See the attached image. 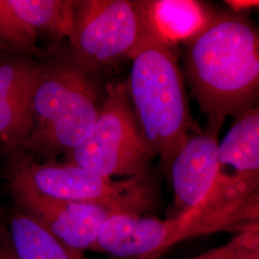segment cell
<instances>
[{
    "label": "cell",
    "instance_id": "6da1fadb",
    "mask_svg": "<svg viewBox=\"0 0 259 259\" xmlns=\"http://www.w3.org/2000/svg\"><path fill=\"white\" fill-rule=\"evenodd\" d=\"M185 73L192 95L219 134L229 116L256 107L259 90V36L239 13L214 14L185 41Z\"/></svg>",
    "mask_w": 259,
    "mask_h": 259
},
{
    "label": "cell",
    "instance_id": "7a4b0ae2",
    "mask_svg": "<svg viewBox=\"0 0 259 259\" xmlns=\"http://www.w3.org/2000/svg\"><path fill=\"white\" fill-rule=\"evenodd\" d=\"M95 74L69 58L44 65L31 102V126L17 154L37 162L68 154L93 130L102 106Z\"/></svg>",
    "mask_w": 259,
    "mask_h": 259
},
{
    "label": "cell",
    "instance_id": "3957f363",
    "mask_svg": "<svg viewBox=\"0 0 259 259\" xmlns=\"http://www.w3.org/2000/svg\"><path fill=\"white\" fill-rule=\"evenodd\" d=\"M127 90L142 136L169 171L190 132L200 130L191 116L185 77L174 47L157 39L132 60Z\"/></svg>",
    "mask_w": 259,
    "mask_h": 259
},
{
    "label": "cell",
    "instance_id": "277c9868",
    "mask_svg": "<svg viewBox=\"0 0 259 259\" xmlns=\"http://www.w3.org/2000/svg\"><path fill=\"white\" fill-rule=\"evenodd\" d=\"M160 39L152 25L146 1H77L70 57L96 74L123 59L133 60L150 42ZM161 40V39H160Z\"/></svg>",
    "mask_w": 259,
    "mask_h": 259
},
{
    "label": "cell",
    "instance_id": "5b68a950",
    "mask_svg": "<svg viewBox=\"0 0 259 259\" xmlns=\"http://www.w3.org/2000/svg\"><path fill=\"white\" fill-rule=\"evenodd\" d=\"M6 165L7 180L56 199L135 215H141L153 204V188L147 175L116 182L69 162H37L20 154L7 156Z\"/></svg>",
    "mask_w": 259,
    "mask_h": 259
},
{
    "label": "cell",
    "instance_id": "8992f818",
    "mask_svg": "<svg viewBox=\"0 0 259 259\" xmlns=\"http://www.w3.org/2000/svg\"><path fill=\"white\" fill-rule=\"evenodd\" d=\"M66 157L67 162L106 178L147 175L155 155L142 136L127 83L106 88L93 130Z\"/></svg>",
    "mask_w": 259,
    "mask_h": 259
},
{
    "label": "cell",
    "instance_id": "52a82bcc",
    "mask_svg": "<svg viewBox=\"0 0 259 259\" xmlns=\"http://www.w3.org/2000/svg\"><path fill=\"white\" fill-rule=\"evenodd\" d=\"M7 181L18 209L33 217L67 246L81 251L96 250L100 228L111 211L94 204L48 197L18 182Z\"/></svg>",
    "mask_w": 259,
    "mask_h": 259
},
{
    "label": "cell",
    "instance_id": "ba28073f",
    "mask_svg": "<svg viewBox=\"0 0 259 259\" xmlns=\"http://www.w3.org/2000/svg\"><path fill=\"white\" fill-rule=\"evenodd\" d=\"M44 69L23 56L0 55V151L17 154L31 126V102Z\"/></svg>",
    "mask_w": 259,
    "mask_h": 259
},
{
    "label": "cell",
    "instance_id": "9c48e42d",
    "mask_svg": "<svg viewBox=\"0 0 259 259\" xmlns=\"http://www.w3.org/2000/svg\"><path fill=\"white\" fill-rule=\"evenodd\" d=\"M217 138L218 135L207 130L194 133L174 157L169 171L179 211L175 217L199 206L217 185L220 177Z\"/></svg>",
    "mask_w": 259,
    "mask_h": 259
},
{
    "label": "cell",
    "instance_id": "30bf717a",
    "mask_svg": "<svg viewBox=\"0 0 259 259\" xmlns=\"http://www.w3.org/2000/svg\"><path fill=\"white\" fill-rule=\"evenodd\" d=\"M174 218L160 220L141 215L112 213L100 228L96 250L115 256L156 259L174 244Z\"/></svg>",
    "mask_w": 259,
    "mask_h": 259
},
{
    "label": "cell",
    "instance_id": "8fae6325",
    "mask_svg": "<svg viewBox=\"0 0 259 259\" xmlns=\"http://www.w3.org/2000/svg\"><path fill=\"white\" fill-rule=\"evenodd\" d=\"M220 170L232 168L229 175L259 178L258 106L235 117L221 143H218Z\"/></svg>",
    "mask_w": 259,
    "mask_h": 259
},
{
    "label": "cell",
    "instance_id": "7c38bea8",
    "mask_svg": "<svg viewBox=\"0 0 259 259\" xmlns=\"http://www.w3.org/2000/svg\"><path fill=\"white\" fill-rule=\"evenodd\" d=\"M147 4L157 36L173 47L195 36L214 15L203 3L193 0H149Z\"/></svg>",
    "mask_w": 259,
    "mask_h": 259
},
{
    "label": "cell",
    "instance_id": "4fadbf2b",
    "mask_svg": "<svg viewBox=\"0 0 259 259\" xmlns=\"http://www.w3.org/2000/svg\"><path fill=\"white\" fill-rule=\"evenodd\" d=\"M10 243L17 259H91L59 240L37 220L17 209L10 220Z\"/></svg>",
    "mask_w": 259,
    "mask_h": 259
},
{
    "label": "cell",
    "instance_id": "5bb4252c",
    "mask_svg": "<svg viewBox=\"0 0 259 259\" xmlns=\"http://www.w3.org/2000/svg\"><path fill=\"white\" fill-rule=\"evenodd\" d=\"M11 6L32 28L37 37L46 35L59 44L68 38L74 20L72 0H9Z\"/></svg>",
    "mask_w": 259,
    "mask_h": 259
},
{
    "label": "cell",
    "instance_id": "9a60e30c",
    "mask_svg": "<svg viewBox=\"0 0 259 259\" xmlns=\"http://www.w3.org/2000/svg\"><path fill=\"white\" fill-rule=\"evenodd\" d=\"M36 32L20 19L9 0H0V51L12 55L39 56L46 52L38 45Z\"/></svg>",
    "mask_w": 259,
    "mask_h": 259
},
{
    "label": "cell",
    "instance_id": "2e32d148",
    "mask_svg": "<svg viewBox=\"0 0 259 259\" xmlns=\"http://www.w3.org/2000/svg\"><path fill=\"white\" fill-rule=\"evenodd\" d=\"M190 259H259V224L236 232L226 245Z\"/></svg>",
    "mask_w": 259,
    "mask_h": 259
},
{
    "label": "cell",
    "instance_id": "e0dca14e",
    "mask_svg": "<svg viewBox=\"0 0 259 259\" xmlns=\"http://www.w3.org/2000/svg\"><path fill=\"white\" fill-rule=\"evenodd\" d=\"M226 3L232 8V10H233L234 13H239V14L242 11L252 9L259 5L258 1H254V0H231V1H226Z\"/></svg>",
    "mask_w": 259,
    "mask_h": 259
},
{
    "label": "cell",
    "instance_id": "ac0fdd59",
    "mask_svg": "<svg viewBox=\"0 0 259 259\" xmlns=\"http://www.w3.org/2000/svg\"><path fill=\"white\" fill-rule=\"evenodd\" d=\"M0 258L17 259L14 254L10 241L7 240L6 236H3L1 230H0Z\"/></svg>",
    "mask_w": 259,
    "mask_h": 259
},
{
    "label": "cell",
    "instance_id": "d6986e66",
    "mask_svg": "<svg viewBox=\"0 0 259 259\" xmlns=\"http://www.w3.org/2000/svg\"><path fill=\"white\" fill-rule=\"evenodd\" d=\"M0 259H1V258H0Z\"/></svg>",
    "mask_w": 259,
    "mask_h": 259
}]
</instances>
